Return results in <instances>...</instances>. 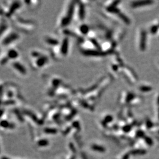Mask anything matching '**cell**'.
<instances>
[{"label":"cell","mask_w":159,"mask_h":159,"mask_svg":"<svg viewBox=\"0 0 159 159\" xmlns=\"http://www.w3.org/2000/svg\"><path fill=\"white\" fill-rule=\"evenodd\" d=\"M11 67L17 73L23 76H25L27 74V70L26 68L21 63H19L17 61H14V62L11 64Z\"/></svg>","instance_id":"obj_1"},{"label":"cell","mask_w":159,"mask_h":159,"mask_svg":"<svg viewBox=\"0 0 159 159\" xmlns=\"http://www.w3.org/2000/svg\"><path fill=\"white\" fill-rule=\"evenodd\" d=\"M18 39V35L15 34V33L11 32L9 34L6 35V37L4 38L2 41V44L3 45H8L10 44L14 43Z\"/></svg>","instance_id":"obj_2"},{"label":"cell","mask_w":159,"mask_h":159,"mask_svg":"<svg viewBox=\"0 0 159 159\" xmlns=\"http://www.w3.org/2000/svg\"><path fill=\"white\" fill-rule=\"evenodd\" d=\"M68 46H69V42L68 39L66 37L64 39L63 41L61 43V44L60 45L59 48V51L62 55H66L68 54Z\"/></svg>","instance_id":"obj_3"},{"label":"cell","mask_w":159,"mask_h":159,"mask_svg":"<svg viewBox=\"0 0 159 159\" xmlns=\"http://www.w3.org/2000/svg\"><path fill=\"white\" fill-rule=\"evenodd\" d=\"M146 31L143 30L141 33V39H140V48L141 51H144L146 49Z\"/></svg>","instance_id":"obj_4"},{"label":"cell","mask_w":159,"mask_h":159,"mask_svg":"<svg viewBox=\"0 0 159 159\" xmlns=\"http://www.w3.org/2000/svg\"><path fill=\"white\" fill-rule=\"evenodd\" d=\"M82 54L88 56H101V55H104L106 53L100 52V51H94V50H84L82 51Z\"/></svg>","instance_id":"obj_5"},{"label":"cell","mask_w":159,"mask_h":159,"mask_svg":"<svg viewBox=\"0 0 159 159\" xmlns=\"http://www.w3.org/2000/svg\"><path fill=\"white\" fill-rule=\"evenodd\" d=\"M153 3V1H134L131 3V7L135 8V7H143L150 5Z\"/></svg>","instance_id":"obj_6"},{"label":"cell","mask_w":159,"mask_h":159,"mask_svg":"<svg viewBox=\"0 0 159 159\" xmlns=\"http://www.w3.org/2000/svg\"><path fill=\"white\" fill-rule=\"evenodd\" d=\"M18 55H19V54H18V51H17L16 50L11 48L10 49V50H8L6 56L7 57V58H8V59L14 60H16V59L18 58Z\"/></svg>","instance_id":"obj_7"},{"label":"cell","mask_w":159,"mask_h":159,"mask_svg":"<svg viewBox=\"0 0 159 159\" xmlns=\"http://www.w3.org/2000/svg\"><path fill=\"white\" fill-rule=\"evenodd\" d=\"M45 43L50 45H53V46H57L59 45L58 41L54 37H47L45 39Z\"/></svg>","instance_id":"obj_8"},{"label":"cell","mask_w":159,"mask_h":159,"mask_svg":"<svg viewBox=\"0 0 159 159\" xmlns=\"http://www.w3.org/2000/svg\"><path fill=\"white\" fill-rule=\"evenodd\" d=\"M78 15L81 20H83L85 16L84 7L82 4H80L79 6V11H78Z\"/></svg>","instance_id":"obj_9"},{"label":"cell","mask_w":159,"mask_h":159,"mask_svg":"<svg viewBox=\"0 0 159 159\" xmlns=\"http://www.w3.org/2000/svg\"><path fill=\"white\" fill-rule=\"evenodd\" d=\"M130 154L133 155H143L146 153V151L145 150H141V149H138V150H134L130 151Z\"/></svg>","instance_id":"obj_10"},{"label":"cell","mask_w":159,"mask_h":159,"mask_svg":"<svg viewBox=\"0 0 159 159\" xmlns=\"http://www.w3.org/2000/svg\"><path fill=\"white\" fill-rule=\"evenodd\" d=\"M80 30L82 33V34H87L88 33V31H89V28H88V27L87 25L83 24V25L80 26Z\"/></svg>","instance_id":"obj_11"},{"label":"cell","mask_w":159,"mask_h":159,"mask_svg":"<svg viewBox=\"0 0 159 159\" xmlns=\"http://www.w3.org/2000/svg\"><path fill=\"white\" fill-rule=\"evenodd\" d=\"M92 148L94 150H96L97 151H99V152H104L106 150L105 148H104L102 146H98V145H93L92 146Z\"/></svg>","instance_id":"obj_12"},{"label":"cell","mask_w":159,"mask_h":159,"mask_svg":"<svg viewBox=\"0 0 159 159\" xmlns=\"http://www.w3.org/2000/svg\"><path fill=\"white\" fill-rule=\"evenodd\" d=\"M118 15H119V16L120 17L121 19L124 22V23H126L127 24H130V19H129V18H128L125 15L121 13H120Z\"/></svg>","instance_id":"obj_13"},{"label":"cell","mask_w":159,"mask_h":159,"mask_svg":"<svg viewBox=\"0 0 159 159\" xmlns=\"http://www.w3.org/2000/svg\"><path fill=\"white\" fill-rule=\"evenodd\" d=\"M107 10L108 11L110 12V13H112L117 14H119L120 13V10L118 9V8H117L116 7H111V6H109V7L107 8Z\"/></svg>","instance_id":"obj_14"},{"label":"cell","mask_w":159,"mask_h":159,"mask_svg":"<svg viewBox=\"0 0 159 159\" xmlns=\"http://www.w3.org/2000/svg\"><path fill=\"white\" fill-rule=\"evenodd\" d=\"M134 97H135V96H134V94L129 93L127 96L126 100H125V101H126L127 103H129V102L131 101L133 99H134Z\"/></svg>","instance_id":"obj_15"},{"label":"cell","mask_w":159,"mask_h":159,"mask_svg":"<svg viewBox=\"0 0 159 159\" xmlns=\"http://www.w3.org/2000/svg\"><path fill=\"white\" fill-rule=\"evenodd\" d=\"M152 88L151 87H149V86H141L140 87V91L143 92H150Z\"/></svg>","instance_id":"obj_16"},{"label":"cell","mask_w":159,"mask_h":159,"mask_svg":"<svg viewBox=\"0 0 159 159\" xmlns=\"http://www.w3.org/2000/svg\"><path fill=\"white\" fill-rule=\"evenodd\" d=\"M158 29H159V26H157V25H153V26L151 27V28H150V32H151V33L152 34H155L156 33H157V31H158Z\"/></svg>","instance_id":"obj_17"},{"label":"cell","mask_w":159,"mask_h":159,"mask_svg":"<svg viewBox=\"0 0 159 159\" xmlns=\"http://www.w3.org/2000/svg\"><path fill=\"white\" fill-rule=\"evenodd\" d=\"M113 118L111 116H110V115L107 116L105 117V119H104V121H103V123H110V122L113 120Z\"/></svg>","instance_id":"obj_18"},{"label":"cell","mask_w":159,"mask_h":159,"mask_svg":"<svg viewBox=\"0 0 159 159\" xmlns=\"http://www.w3.org/2000/svg\"><path fill=\"white\" fill-rule=\"evenodd\" d=\"M145 140L146 141V143L149 146H151V145H153V142L152 139L150 137H145Z\"/></svg>","instance_id":"obj_19"},{"label":"cell","mask_w":159,"mask_h":159,"mask_svg":"<svg viewBox=\"0 0 159 159\" xmlns=\"http://www.w3.org/2000/svg\"><path fill=\"white\" fill-rule=\"evenodd\" d=\"M131 126L130 125H126L123 127V130L125 133H128L131 130Z\"/></svg>","instance_id":"obj_20"},{"label":"cell","mask_w":159,"mask_h":159,"mask_svg":"<svg viewBox=\"0 0 159 159\" xmlns=\"http://www.w3.org/2000/svg\"><path fill=\"white\" fill-rule=\"evenodd\" d=\"M136 135L138 137H145V133L141 130H139L137 131Z\"/></svg>","instance_id":"obj_21"},{"label":"cell","mask_w":159,"mask_h":159,"mask_svg":"<svg viewBox=\"0 0 159 159\" xmlns=\"http://www.w3.org/2000/svg\"><path fill=\"white\" fill-rule=\"evenodd\" d=\"M91 41H92V43H93L94 45L96 46V47L97 48V49H98V50H100L101 47L100 46V45L98 44V43H97V41H96V40H94V39H91Z\"/></svg>","instance_id":"obj_22"},{"label":"cell","mask_w":159,"mask_h":159,"mask_svg":"<svg viewBox=\"0 0 159 159\" xmlns=\"http://www.w3.org/2000/svg\"><path fill=\"white\" fill-rule=\"evenodd\" d=\"M146 124H147V128H149V129H150V128H151L153 127V123H151L149 120H147Z\"/></svg>","instance_id":"obj_23"},{"label":"cell","mask_w":159,"mask_h":159,"mask_svg":"<svg viewBox=\"0 0 159 159\" xmlns=\"http://www.w3.org/2000/svg\"><path fill=\"white\" fill-rule=\"evenodd\" d=\"M129 156H130V154H129V153H127V154H125L124 156H123V159H129Z\"/></svg>","instance_id":"obj_24"},{"label":"cell","mask_w":159,"mask_h":159,"mask_svg":"<svg viewBox=\"0 0 159 159\" xmlns=\"http://www.w3.org/2000/svg\"><path fill=\"white\" fill-rule=\"evenodd\" d=\"M113 68L114 69V70H115V71H116V70H117V66H116V65H115V66H113Z\"/></svg>","instance_id":"obj_25"},{"label":"cell","mask_w":159,"mask_h":159,"mask_svg":"<svg viewBox=\"0 0 159 159\" xmlns=\"http://www.w3.org/2000/svg\"><path fill=\"white\" fill-rule=\"evenodd\" d=\"M157 103H158V104L159 105V96L158 97V100H157Z\"/></svg>","instance_id":"obj_26"},{"label":"cell","mask_w":159,"mask_h":159,"mask_svg":"<svg viewBox=\"0 0 159 159\" xmlns=\"http://www.w3.org/2000/svg\"></svg>","instance_id":"obj_27"},{"label":"cell","mask_w":159,"mask_h":159,"mask_svg":"<svg viewBox=\"0 0 159 159\" xmlns=\"http://www.w3.org/2000/svg\"></svg>","instance_id":"obj_28"}]
</instances>
